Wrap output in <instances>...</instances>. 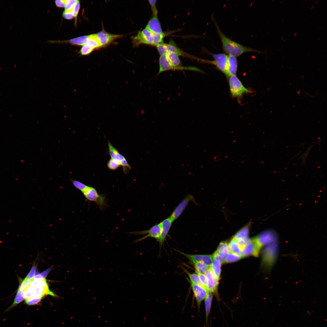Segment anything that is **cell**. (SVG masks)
<instances>
[{
    "label": "cell",
    "instance_id": "obj_3",
    "mask_svg": "<svg viewBox=\"0 0 327 327\" xmlns=\"http://www.w3.org/2000/svg\"><path fill=\"white\" fill-rule=\"evenodd\" d=\"M229 83L231 94L233 97H239L250 91L245 87L236 75L229 77Z\"/></svg>",
    "mask_w": 327,
    "mask_h": 327
},
{
    "label": "cell",
    "instance_id": "obj_34",
    "mask_svg": "<svg viewBox=\"0 0 327 327\" xmlns=\"http://www.w3.org/2000/svg\"><path fill=\"white\" fill-rule=\"evenodd\" d=\"M94 49L88 45L85 44L83 46L80 50V53L82 55H88Z\"/></svg>",
    "mask_w": 327,
    "mask_h": 327
},
{
    "label": "cell",
    "instance_id": "obj_19",
    "mask_svg": "<svg viewBox=\"0 0 327 327\" xmlns=\"http://www.w3.org/2000/svg\"><path fill=\"white\" fill-rule=\"evenodd\" d=\"M254 238L261 248L269 244L273 240L271 236L266 232L261 233Z\"/></svg>",
    "mask_w": 327,
    "mask_h": 327
},
{
    "label": "cell",
    "instance_id": "obj_23",
    "mask_svg": "<svg viewBox=\"0 0 327 327\" xmlns=\"http://www.w3.org/2000/svg\"><path fill=\"white\" fill-rule=\"evenodd\" d=\"M230 251L229 247L220 250H216L212 255L213 259L218 260L222 263L224 262L225 258Z\"/></svg>",
    "mask_w": 327,
    "mask_h": 327
},
{
    "label": "cell",
    "instance_id": "obj_24",
    "mask_svg": "<svg viewBox=\"0 0 327 327\" xmlns=\"http://www.w3.org/2000/svg\"><path fill=\"white\" fill-rule=\"evenodd\" d=\"M210 269L219 279L221 272V263L218 260L213 259Z\"/></svg>",
    "mask_w": 327,
    "mask_h": 327
},
{
    "label": "cell",
    "instance_id": "obj_13",
    "mask_svg": "<svg viewBox=\"0 0 327 327\" xmlns=\"http://www.w3.org/2000/svg\"><path fill=\"white\" fill-rule=\"evenodd\" d=\"M96 35L101 47L106 46L113 40L121 36V35L108 33L104 30H103Z\"/></svg>",
    "mask_w": 327,
    "mask_h": 327
},
{
    "label": "cell",
    "instance_id": "obj_6",
    "mask_svg": "<svg viewBox=\"0 0 327 327\" xmlns=\"http://www.w3.org/2000/svg\"><path fill=\"white\" fill-rule=\"evenodd\" d=\"M261 249L254 238L250 239L247 243L241 249L240 255L242 258L251 255L257 257Z\"/></svg>",
    "mask_w": 327,
    "mask_h": 327
},
{
    "label": "cell",
    "instance_id": "obj_16",
    "mask_svg": "<svg viewBox=\"0 0 327 327\" xmlns=\"http://www.w3.org/2000/svg\"><path fill=\"white\" fill-rule=\"evenodd\" d=\"M146 28L154 34L163 32L157 16H153L148 21Z\"/></svg>",
    "mask_w": 327,
    "mask_h": 327
},
{
    "label": "cell",
    "instance_id": "obj_21",
    "mask_svg": "<svg viewBox=\"0 0 327 327\" xmlns=\"http://www.w3.org/2000/svg\"><path fill=\"white\" fill-rule=\"evenodd\" d=\"M249 225H246L238 231L234 235L233 239L236 241L248 238L249 230Z\"/></svg>",
    "mask_w": 327,
    "mask_h": 327
},
{
    "label": "cell",
    "instance_id": "obj_28",
    "mask_svg": "<svg viewBox=\"0 0 327 327\" xmlns=\"http://www.w3.org/2000/svg\"><path fill=\"white\" fill-rule=\"evenodd\" d=\"M242 258L240 255L230 251L226 255L224 262L230 263L236 261Z\"/></svg>",
    "mask_w": 327,
    "mask_h": 327
},
{
    "label": "cell",
    "instance_id": "obj_44",
    "mask_svg": "<svg viewBox=\"0 0 327 327\" xmlns=\"http://www.w3.org/2000/svg\"><path fill=\"white\" fill-rule=\"evenodd\" d=\"M63 16L67 19H71L74 17L71 12V9L68 11L64 10L63 13Z\"/></svg>",
    "mask_w": 327,
    "mask_h": 327
},
{
    "label": "cell",
    "instance_id": "obj_10",
    "mask_svg": "<svg viewBox=\"0 0 327 327\" xmlns=\"http://www.w3.org/2000/svg\"><path fill=\"white\" fill-rule=\"evenodd\" d=\"M196 300L198 310H199L201 303L204 300L208 293L207 289L197 284L189 282Z\"/></svg>",
    "mask_w": 327,
    "mask_h": 327
},
{
    "label": "cell",
    "instance_id": "obj_35",
    "mask_svg": "<svg viewBox=\"0 0 327 327\" xmlns=\"http://www.w3.org/2000/svg\"><path fill=\"white\" fill-rule=\"evenodd\" d=\"M107 165L108 168L112 170H117L120 166L117 162L111 158L109 160Z\"/></svg>",
    "mask_w": 327,
    "mask_h": 327
},
{
    "label": "cell",
    "instance_id": "obj_43",
    "mask_svg": "<svg viewBox=\"0 0 327 327\" xmlns=\"http://www.w3.org/2000/svg\"><path fill=\"white\" fill-rule=\"evenodd\" d=\"M36 270V267L35 266H33L25 279H33V277L35 275Z\"/></svg>",
    "mask_w": 327,
    "mask_h": 327
},
{
    "label": "cell",
    "instance_id": "obj_8",
    "mask_svg": "<svg viewBox=\"0 0 327 327\" xmlns=\"http://www.w3.org/2000/svg\"><path fill=\"white\" fill-rule=\"evenodd\" d=\"M210 54L214 60H204L203 61L215 65L218 70L225 74L226 69L228 55L223 53H211Z\"/></svg>",
    "mask_w": 327,
    "mask_h": 327
},
{
    "label": "cell",
    "instance_id": "obj_14",
    "mask_svg": "<svg viewBox=\"0 0 327 327\" xmlns=\"http://www.w3.org/2000/svg\"><path fill=\"white\" fill-rule=\"evenodd\" d=\"M208 281L207 290L209 292H215L217 289L218 279L209 269L204 273Z\"/></svg>",
    "mask_w": 327,
    "mask_h": 327
},
{
    "label": "cell",
    "instance_id": "obj_45",
    "mask_svg": "<svg viewBox=\"0 0 327 327\" xmlns=\"http://www.w3.org/2000/svg\"><path fill=\"white\" fill-rule=\"evenodd\" d=\"M66 0H58L55 1L57 6L59 7H65Z\"/></svg>",
    "mask_w": 327,
    "mask_h": 327
},
{
    "label": "cell",
    "instance_id": "obj_40",
    "mask_svg": "<svg viewBox=\"0 0 327 327\" xmlns=\"http://www.w3.org/2000/svg\"><path fill=\"white\" fill-rule=\"evenodd\" d=\"M80 7L79 1L77 0L71 9V12L74 17L77 18L80 9Z\"/></svg>",
    "mask_w": 327,
    "mask_h": 327
},
{
    "label": "cell",
    "instance_id": "obj_32",
    "mask_svg": "<svg viewBox=\"0 0 327 327\" xmlns=\"http://www.w3.org/2000/svg\"><path fill=\"white\" fill-rule=\"evenodd\" d=\"M30 285L33 287L40 286L45 288H49L45 279H33Z\"/></svg>",
    "mask_w": 327,
    "mask_h": 327
},
{
    "label": "cell",
    "instance_id": "obj_26",
    "mask_svg": "<svg viewBox=\"0 0 327 327\" xmlns=\"http://www.w3.org/2000/svg\"><path fill=\"white\" fill-rule=\"evenodd\" d=\"M23 290L18 289L17 292L12 304L6 310V311L11 309L24 300L25 298L23 294Z\"/></svg>",
    "mask_w": 327,
    "mask_h": 327
},
{
    "label": "cell",
    "instance_id": "obj_25",
    "mask_svg": "<svg viewBox=\"0 0 327 327\" xmlns=\"http://www.w3.org/2000/svg\"><path fill=\"white\" fill-rule=\"evenodd\" d=\"M86 44L90 46L94 49L101 47L96 34L89 35Z\"/></svg>",
    "mask_w": 327,
    "mask_h": 327
},
{
    "label": "cell",
    "instance_id": "obj_4",
    "mask_svg": "<svg viewBox=\"0 0 327 327\" xmlns=\"http://www.w3.org/2000/svg\"><path fill=\"white\" fill-rule=\"evenodd\" d=\"M278 253L276 245L273 244L268 245L263 252L262 263L263 265L268 268H271L275 262Z\"/></svg>",
    "mask_w": 327,
    "mask_h": 327
},
{
    "label": "cell",
    "instance_id": "obj_30",
    "mask_svg": "<svg viewBox=\"0 0 327 327\" xmlns=\"http://www.w3.org/2000/svg\"><path fill=\"white\" fill-rule=\"evenodd\" d=\"M187 273L190 279L189 282L205 288L197 273H191L189 272H188Z\"/></svg>",
    "mask_w": 327,
    "mask_h": 327
},
{
    "label": "cell",
    "instance_id": "obj_31",
    "mask_svg": "<svg viewBox=\"0 0 327 327\" xmlns=\"http://www.w3.org/2000/svg\"><path fill=\"white\" fill-rule=\"evenodd\" d=\"M228 246L230 251L240 255L241 249L236 241L232 239L228 244Z\"/></svg>",
    "mask_w": 327,
    "mask_h": 327
},
{
    "label": "cell",
    "instance_id": "obj_12",
    "mask_svg": "<svg viewBox=\"0 0 327 327\" xmlns=\"http://www.w3.org/2000/svg\"><path fill=\"white\" fill-rule=\"evenodd\" d=\"M173 221L169 216L159 223L160 227V233L157 241L159 243L160 248L164 241Z\"/></svg>",
    "mask_w": 327,
    "mask_h": 327
},
{
    "label": "cell",
    "instance_id": "obj_17",
    "mask_svg": "<svg viewBox=\"0 0 327 327\" xmlns=\"http://www.w3.org/2000/svg\"><path fill=\"white\" fill-rule=\"evenodd\" d=\"M159 63V70L157 75L164 71L174 70L173 67L169 61L166 54L160 55Z\"/></svg>",
    "mask_w": 327,
    "mask_h": 327
},
{
    "label": "cell",
    "instance_id": "obj_41",
    "mask_svg": "<svg viewBox=\"0 0 327 327\" xmlns=\"http://www.w3.org/2000/svg\"><path fill=\"white\" fill-rule=\"evenodd\" d=\"M196 273L198 275L201 281L204 286L205 288L207 289L208 281L206 276L204 274L199 272Z\"/></svg>",
    "mask_w": 327,
    "mask_h": 327
},
{
    "label": "cell",
    "instance_id": "obj_20",
    "mask_svg": "<svg viewBox=\"0 0 327 327\" xmlns=\"http://www.w3.org/2000/svg\"><path fill=\"white\" fill-rule=\"evenodd\" d=\"M33 293L35 297L42 298L44 296L48 295L55 296V294L49 290V288H45L40 286L34 287Z\"/></svg>",
    "mask_w": 327,
    "mask_h": 327
},
{
    "label": "cell",
    "instance_id": "obj_38",
    "mask_svg": "<svg viewBox=\"0 0 327 327\" xmlns=\"http://www.w3.org/2000/svg\"><path fill=\"white\" fill-rule=\"evenodd\" d=\"M158 52L160 55L165 54L167 53V51L165 43L163 42L156 46Z\"/></svg>",
    "mask_w": 327,
    "mask_h": 327
},
{
    "label": "cell",
    "instance_id": "obj_46",
    "mask_svg": "<svg viewBox=\"0 0 327 327\" xmlns=\"http://www.w3.org/2000/svg\"><path fill=\"white\" fill-rule=\"evenodd\" d=\"M229 247L228 244L226 242H221L217 248V250H220Z\"/></svg>",
    "mask_w": 327,
    "mask_h": 327
},
{
    "label": "cell",
    "instance_id": "obj_27",
    "mask_svg": "<svg viewBox=\"0 0 327 327\" xmlns=\"http://www.w3.org/2000/svg\"><path fill=\"white\" fill-rule=\"evenodd\" d=\"M88 37L89 35L79 37L65 41V42H67L73 45L83 46L86 44Z\"/></svg>",
    "mask_w": 327,
    "mask_h": 327
},
{
    "label": "cell",
    "instance_id": "obj_37",
    "mask_svg": "<svg viewBox=\"0 0 327 327\" xmlns=\"http://www.w3.org/2000/svg\"><path fill=\"white\" fill-rule=\"evenodd\" d=\"M42 298L35 297L31 299H25V303L29 306L36 305L39 302Z\"/></svg>",
    "mask_w": 327,
    "mask_h": 327
},
{
    "label": "cell",
    "instance_id": "obj_36",
    "mask_svg": "<svg viewBox=\"0 0 327 327\" xmlns=\"http://www.w3.org/2000/svg\"><path fill=\"white\" fill-rule=\"evenodd\" d=\"M51 269V268H49L41 273H36L33 277V279H45V278L47 276Z\"/></svg>",
    "mask_w": 327,
    "mask_h": 327
},
{
    "label": "cell",
    "instance_id": "obj_22",
    "mask_svg": "<svg viewBox=\"0 0 327 327\" xmlns=\"http://www.w3.org/2000/svg\"><path fill=\"white\" fill-rule=\"evenodd\" d=\"M213 297V296L212 293L211 292H208L207 295L204 299L206 323H208V317L209 314L210 313Z\"/></svg>",
    "mask_w": 327,
    "mask_h": 327
},
{
    "label": "cell",
    "instance_id": "obj_2",
    "mask_svg": "<svg viewBox=\"0 0 327 327\" xmlns=\"http://www.w3.org/2000/svg\"><path fill=\"white\" fill-rule=\"evenodd\" d=\"M82 193L88 201L94 202L101 210L108 206L105 196L100 194L94 188L88 186Z\"/></svg>",
    "mask_w": 327,
    "mask_h": 327
},
{
    "label": "cell",
    "instance_id": "obj_18",
    "mask_svg": "<svg viewBox=\"0 0 327 327\" xmlns=\"http://www.w3.org/2000/svg\"><path fill=\"white\" fill-rule=\"evenodd\" d=\"M167 52H171L176 53L179 56L190 57L191 56L181 50L177 46L174 41L170 39L168 43H165Z\"/></svg>",
    "mask_w": 327,
    "mask_h": 327
},
{
    "label": "cell",
    "instance_id": "obj_39",
    "mask_svg": "<svg viewBox=\"0 0 327 327\" xmlns=\"http://www.w3.org/2000/svg\"><path fill=\"white\" fill-rule=\"evenodd\" d=\"M151 8L153 13V16H157L158 11L156 7L157 1L156 0H148Z\"/></svg>",
    "mask_w": 327,
    "mask_h": 327
},
{
    "label": "cell",
    "instance_id": "obj_11",
    "mask_svg": "<svg viewBox=\"0 0 327 327\" xmlns=\"http://www.w3.org/2000/svg\"><path fill=\"white\" fill-rule=\"evenodd\" d=\"M191 201H194L193 197L191 195H187L176 206L169 217L174 221L181 215Z\"/></svg>",
    "mask_w": 327,
    "mask_h": 327
},
{
    "label": "cell",
    "instance_id": "obj_29",
    "mask_svg": "<svg viewBox=\"0 0 327 327\" xmlns=\"http://www.w3.org/2000/svg\"><path fill=\"white\" fill-rule=\"evenodd\" d=\"M196 272L205 273L210 267L202 262H197L193 263Z\"/></svg>",
    "mask_w": 327,
    "mask_h": 327
},
{
    "label": "cell",
    "instance_id": "obj_42",
    "mask_svg": "<svg viewBox=\"0 0 327 327\" xmlns=\"http://www.w3.org/2000/svg\"><path fill=\"white\" fill-rule=\"evenodd\" d=\"M77 0H66L65 6V10H69L72 9Z\"/></svg>",
    "mask_w": 327,
    "mask_h": 327
},
{
    "label": "cell",
    "instance_id": "obj_33",
    "mask_svg": "<svg viewBox=\"0 0 327 327\" xmlns=\"http://www.w3.org/2000/svg\"><path fill=\"white\" fill-rule=\"evenodd\" d=\"M70 180L74 186L81 192L88 187V186L78 180L72 179H71Z\"/></svg>",
    "mask_w": 327,
    "mask_h": 327
},
{
    "label": "cell",
    "instance_id": "obj_5",
    "mask_svg": "<svg viewBox=\"0 0 327 327\" xmlns=\"http://www.w3.org/2000/svg\"><path fill=\"white\" fill-rule=\"evenodd\" d=\"M128 234L134 235H142L147 234L144 236L135 240L134 243L139 242L149 237L155 239L157 241L159 239L160 233V223L156 224L149 229L141 231L130 232Z\"/></svg>",
    "mask_w": 327,
    "mask_h": 327
},
{
    "label": "cell",
    "instance_id": "obj_9",
    "mask_svg": "<svg viewBox=\"0 0 327 327\" xmlns=\"http://www.w3.org/2000/svg\"><path fill=\"white\" fill-rule=\"evenodd\" d=\"M179 252L187 258L193 264L197 262H202L210 267L213 261L212 255L190 254Z\"/></svg>",
    "mask_w": 327,
    "mask_h": 327
},
{
    "label": "cell",
    "instance_id": "obj_1",
    "mask_svg": "<svg viewBox=\"0 0 327 327\" xmlns=\"http://www.w3.org/2000/svg\"><path fill=\"white\" fill-rule=\"evenodd\" d=\"M212 18L225 53L237 57L247 52H260L259 51L244 46L227 37L221 31L213 17Z\"/></svg>",
    "mask_w": 327,
    "mask_h": 327
},
{
    "label": "cell",
    "instance_id": "obj_7",
    "mask_svg": "<svg viewBox=\"0 0 327 327\" xmlns=\"http://www.w3.org/2000/svg\"><path fill=\"white\" fill-rule=\"evenodd\" d=\"M133 41L136 45L142 44L153 46L154 33L145 28L138 32L137 35L134 38Z\"/></svg>",
    "mask_w": 327,
    "mask_h": 327
},
{
    "label": "cell",
    "instance_id": "obj_15",
    "mask_svg": "<svg viewBox=\"0 0 327 327\" xmlns=\"http://www.w3.org/2000/svg\"><path fill=\"white\" fill-rule=\"evenodd\" d=\"M238 68V62L236 57L228 55L226 71L225 74L227 77L236 75Z\"/></svg>",
    "mask_w": 327,
    "mask_h": 327
}]
</instances>
